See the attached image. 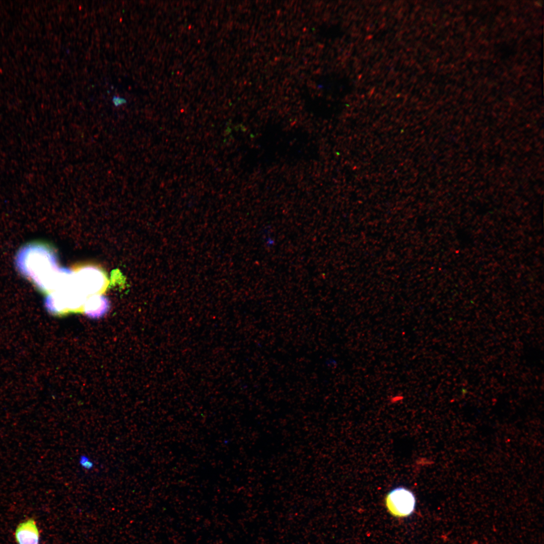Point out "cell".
<instances>
[{"mask_svg":"<svg viewBox=\"0 0 544 544\" xmlns=\"http://www.w3.org/2000/svg\"><path fill=\"white\" fill-rule=\"evenodd\" d=\"M16 262L21 274L40 291L48 294L55 290L61 267L52 247L40 242L28 244L18 252Z\"/></svg>","mask_w":544,"mask_h":544,"instance_id":"obj_1","label":"cell"},{"mask_svg":"<svg viewBox=\"0 0 544 544\" xmlns=\"http://www.w3.org/2000/svg\"><path fill=\"white\" fill-rule=\"evenodd\" d=\"M88 297L78 287L75 280L47 294L45 306L49 313L62 315L69 313H83Z\"/></svg>","mask_w":544,"mask_h":544,"instance_id":"obj_2","label":"cell"},{"mask_svg":"<svg viewBox=\"0 0 544 544\" xmlns=\"http://www.w3.org/2000/svg\"><path fill=\"white\" fill-rule=\"evenodd\" d=\"M73 270L78 287L87 297L102 294L107 290L109 280L101 267L87 264L76 266Z\"/></svg>","mask_w":544,"mask_h":544,"instance_id":"obj_3","label":"cell"},{"mask_svg":"<svg viewBox=\"0 0 544 544\" xmlns=\"http://www.w3.org/2000/svg\"><path fill=\"white\" fill-rule=\"evenodd\" d=\"M388 511L397 517H406L415 511L416 506L415 495L410 490L403 486L391 490L385 498Z\"/></svg>","mask_w":544,"mask_h":544,"instance_id":"obj_4","label":"cell"},{"mask_svg":"<svg viewBox=\"0 0 544 544\" xmlns=\"http://www.w3.org/2000/svg\"><path fill=\"white\" fill-rule=\"evenodd\" d=\"M15 537L18 544H38L39 533L35 521L29 519L17 526Z\"/></svg>","mask_w":544,"mask_h":544,"instance_id":"obj_5","label":"cell"},{"mask_svg":"<svg viewBox=\"0 0 544 544\" xmlns=\"http://www.w3.org/2000/svg\"><path fill=\"white\" fill-rule=\"evenodd\" d=\"M109 308L108 299L102 294L89 296L84 306L83 313L92 318H98L105 314Z\"/></svg>","mask_w":544,"mask_h":544,"instance_id":"obj_6","label":"cell"},{"mask_svg":"<svg viewBox=\"0 0 544 544\" xmlns=\"http://www.w3.org/2000/svg\"><path fill=\"white\" fill-rule=\"evenodd\" d=\"M79 464L82 468L87 470H90L94 467L93 461L86 455L80 456Z\"/></svg>","mask_w":544,"mask_h":544,"instance_id":"obj_7","label":"cell"},{"mask_svg":"<svg viewBox=\"0 0 544 544\" xmlns=\"http://www.w3.org/2000/svg\"><path fill=\"white\" fill-rule=\"evenodd\" d=\"M112 102L114 106L118 107L126 104L127 100L123 97L118 96H114L112 97Z\"/></svg>","mask_w":544,"mask_h":544,"instance_id":"obj_8","label":"cell"}]
</instances>
